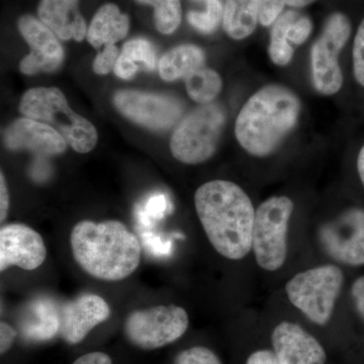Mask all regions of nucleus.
<instances>
[{
    "instance_id": "nucleus-21",
    "label": "nucleus",
    "mask_w": 364,
    "mask_h": 364,
    "mask_svg": "<svg viewBox=\"0 0 364 364\" xmlns=\"http://www.w3.org/2000/svg\"><path fill=\"white\" fill-rule=\"evenodd\" d=\"M156 66V52L149 41L139 38L124 45L114 73L122 79H131L139 69L153 70Z\"/></svg>"
},
{
    "instance_id": "nucleus-23",
    "label": "nucleus",
    "mask_w": 364,
    "mask_h": 364,
    "mask_svg": "<svg viewBox=\"0 0 364 364\" xmlns=\"http://www.w3.org/2000/svg\"><path fill=\"white\" fill-rule=\"evenodd\" d=\"M294 18H296V14L289 11L282 14V16L273 23L268 52H269L270 59L275 65L286 66L291 63L293 59L294 48L287 40V33Z\"/></svg>"
},
{
    "instance_id": "nucleus-24",
    "label": "nucleus",
    "mask_w": 364,
    "mask_h": 364,
    "mask_svg": "<svg viewBox=\"0 0 364 364\" xmlns=\"http://www.w3.org/2000/svg\"><path fill=\"white\" fill-rule=\"evenodd\" d=\"M154 9L155 26L164 35L176 32L181 23V0H135Z\"/></svg>"
},
{
    "instance_id": "nucleus-31",
    "label": "nucleus",
    "mask_w": 364,
    "mask_h": 364,
    "mask_svg": "<svg viewBox=\"0 0 364 364\" xmlns=\"http://www.w3.org/2000/svg\"><path fill=\"white\" fill-rule=\"evenodd\" d=\"M16 331L9 323H0V352L6 353L13 346L16 340Z\"/></svg>"
},
{
    "instance_id": "nucleus-14",
    "label": "nucleus",
    "mask_w": 364,
    "mask_h": 364,
    "mask_svg": "<svg viewBox=\"0 0 364 364\" xmlns=\"http://www.w3.org/2000/svg\"><path fill=\"white\" fill-rule=\"evenodd\" d=\"M18 30L30 46L31 53L21 62L20 68L26 75L57 70L63 61L64 53L56 35L38 18L23 16Z\"/></svg>"
},
{
    "instance_id": "nucleus-28",
    "label": "nucleus",
    "mask_w": 364,
    "mask_h": 364,
    "mask_svg": "<svg viewBox=\"0 0 364 364\" xmlns=\"http://www.w3.org/2000/svg\"><path fill=\"white\" fill-rule=\"evenodd\" d=\"M353 72L356 81L364 87V20L356 33L353 45Z\"/></svg>"
},
{
    "instance_id": "nucleus-15",
    "label": "nucleus",
    "mask_w": 364,
    "mask_h": 364,
    "mask_svg": "<svg viewBox=\"0 0 364 364\" xmlns=\"http://www.w3.org/2000/svg\"><path fill=\"white\" fill-rule=\"evenodd\" d=\"M273 352L282 364H325L322 345L301 326L282 322L272 335Z\"/></svg>"
},
{
    "instance_id": "nucleus-30",
    "label": "nucleus",
    "mask_w": 364,
    "mask_h": 364,
    "mask_svg": "<svg viewBox=\"0 0 364 364\" xmlns=\"http://www.w3.org/2000/svg\"><path fill=\"white\" fill-rule=\"evenodd\" d=\"M119 54L121 53H119L116 46H105L102 52L97 55V58L93 62V70L100 75L109 73L112 69H114Z\"/></svg>"
},
{
    "instance_id": "nucleus-11",
    "label": "nucleus",
    "mask_w": 364,
    "mask_h": 364,
    "mask_svg": "<svg viewBox=\"0 0 364 364\" xmlns=\"http://www.w3.org/2000/svg\"><path fill=\"white\" fill-rule=\"evenodd\" d=\"M114 105L121 114L152 130L171 128L181 119L182 107L176 98L136 90L117 91Z\"/></svg>"
},
{
    "instance_id": "nucleus-36",
    "label": "nucleus",
    "mask_w": 364,
    "mask_h": 364,
    "mask_svg": "<svg viewBox=\"0 0 364 364\" xmlns=\"http://www.w3.org/2000/svg\"><path fill=\"white\" fill-rule=\"evenodd\" d=\"M358 170L360 181L363 182L364 186V146L361 148L358 158Z\"/></svg>"
},
{
    "instance_id": "nucleus-18",
    "label": "nucleus",
    "mask_w": 364,
    "mask_h": 364,
    "mask_svg": "<svg viewBox=\"0 0 364 364\" xmlns=\"http://www.w3.org/2000/svg\"><path fill=\"white\" fill-rule=\"evenodd\" d=\"M129 28L128 16L121 13L116 4H107L93 16L86 37L93 47H105L123 40L128 35Z\"/></svg>"
},
{
    "instance_id": "nucleus-27",
    "label": "nucleus",
    "mask_w": 364,
    "mask_h": 364,
    "mask_svg": "<svg viewBox=\"0 0 364 364\" xmlns=\"http://www.w3.org/2000/svg\"><path fill=\"white\" fill-rule=\"evenodd\" d=\"M286 6V0H258V18L261 25H273Z\"/></svg>"
},
{
    "instance_id": "nucleus-20",
    "label": "nucleus",
    "mask_w": 364,
    "mask_h": 364,
    "mask_svg": "<svg viewBox=\"0 0 364 364\" xmlns=\"http://www.w3.org/2000/svg\"><path fill=\"white\" fill-rule=\"evenodd\" d=\"M203 61L205 54L198 46H177L160 59L159 74L165 81L178 80L202 67Z\"/></svg>"
},
{
    "instance_id": "nucleus-10",
    "label": "nucleus",
    "mask_w": 364,
    "mask_h": 364,
    "mask_svg": "<svg viewBox=\"0 0 364 364\" xmlns=\"http://www.w3.org/2000/svg\"><path fill=\"white\" fill-rule=\"evenodd\" d=\"M321 247L332 259L350 267L364 265V210L350 208L318 230Z\"/></svg>"
},
{
    "instance_id": "nucleus-2",
    "label": "nucleus",
    "mask_w": 364,
    "mask_h": 364,
    "mask_svg": "<svg viewBox=\"0 0 364 364\" xmlns=\"http://www.w3.org/2000/svg\"><path fill=\"white\" fill-rule=\"evenodd\" d=\"M70 246L81 269L105 282L130 277L138 269L142 256L136 235L117 220L77 223L71 231Z\"/></svg>"
},
{
    "instance_id": "nucleus-9",
    "label": "nucleus",
    "mask_w": 364,
    "mask_h": 364,
    "mask_svg": "<svg viewBox=\"0 0 364 364\" xmlns=\"http://www.w3.org/2000/svg\"><path fill=\"white\" fill-rule=\"evenodd\" d=\"M351 35V23L343 14H333L326 23L322 35L311 50V69L316 90L333 95L341 90L343 74L339 54Z\"/></svg>"
},
{
    "instance_id": "nucleus-7",
    "label": "nucleus",
    "mask_w": 364,
    "mask_h": 364,
    "mask_svg": "<svg viewBox=\"0 0 364 364\" xmlns=\"http://www.w3.org/2000/svg\"><path fill=\"white\" fill-rule=\"evenodd\" d=\"M226 116L220 105H205L184 117L170 141L176 159L188 165L200 164L217 150Z\"/></svg>"
},
{
    "instance_id": "nucleus-16",
    "label": "nucleus",
    "mask_w": 364,
    "mask_h": 364,
    "mask_svg": "<svg viewBox=\"0 0 364 364\" xmlns=\"http://www.w3.org/2000/svg\"><path fill=\"white\" fill-rule=\"evenodd\" d=\"M7 148L26 149L40 156H53L63 153L68 143L49 124L23 117L9 127L4 136Z\"/></svg>"
},
{
    "instance_id": "nucleus-3",
    "label": "nucleus",
    "mask_w": 364,
    "mask_h": 364,
    "mask_svg": "<svg viewBox=\"0 0 364 364\" xmlns=\"http://www.w3.org/2000/svg\"><path fill=\"white\" fill-rule=\"evenodd\" d=\"M301 102L282 85L264 86L243 105L235 124V135L246 152L265 157L274 152L298 124Z\"/></svg>"
},
{
    "instance_id": "nucleus-34",
    "label": "nucleus",
    "mask_w": 364,
    "mask_h": 364,
    "mask_svg": "<svg viewBox=\"0 0 364 364\" xmlns=\"http://www.w3.org/2000/svg\"><path fill=\"white\" fill-rule=\"evenodd\" d=\"M246 364H282L275 355L274 352L270 350H258L251 354Z\"/></svg>"
},
{
    "instance_id": "nucleus-29",
    "label": "nucleus",
    "mask_w": 364,
    "mask_h": 364,
    "mask_svg": "<svg viewBox=\"0 0 364 364\" xmlns=\"http://www.w3.org/2000/svg\"><path fill=\"white\" fill-rule=\"evenodd\" d=\"M313 30V23L308 16H296L287 30V38L294 45H301L308 40Z\"/></svg>"
},
{
    "instance_id": "nucleus-37",
    "label": "nucleus",
    "mask_w": 364,
    "mask_h": 364,
    "mask_svg": "<svg viewBox=\"0 0 364 364\" xmlns=\"http://www.w3.org/2000/svg\"><path fill=\"white\" fill-rule=\"evenodd\" d=\"M316 0H286L287 6L291 7H305Z\"/></svg>"
},
{
    "instance_id": "nucleus-32",
    "label": "nucleus",
    "mask_w": 364,
    "mask_h": 364,
    "mask_svg": "<svg viewBox=\"0 0 364 364\" xmlns=\"http://www.w3.org/2000/svg\"><path fill=\"white\" fill-rule=\"evenodd\" d=\"M351 296L360 317L364 320V277H358L351 287Z\"/></svg>"
},
{
    "instance_id": "nucleus-1",
    "label": "nucleus",
    "mask_w": 364,
    "mask_h": 364,
    "mask_svg": "<svg viewBox=\"0 0 364 364\" xmlns=\"http://www.w3.org/2000/svg\"><path fill=\"white\" fill-rule=\"evenodd\" d=\"M196 214L218 253L240 260L252 249L255 210L247 193L234 182L213 181L195 196Z\"/></svg>"
},
{
    "instance_id": "nucleus-33",
    "label": "nucleus",
    "mask_w": 364,
    "mask_h": 364,
    "mask_svg": "<svg viewBox=\"0 0 364 364\" xmlns=\"http://www.w3.org/2000/svg\"><path fill=\"white\" fill-rule=\"evenodd\" d=\"M9 212V193L7 188L6 177L1 172L0 176V221H6Z\"/></svg>"
},
{
    "instance_id": "nucleus-19",
    "label": "nucleus",
    "mask_w": 364,
    "mask_h": 364,
    "mask_svg": "<svg viewBox=\"0 0 364 364\" xmlns=\"http://www.w3.org/2000/svg\"><path fill=\"white\" fill-rule=\"evenodd\" d=\"M258 0H226L223 14L225 32L234 40H243L255 31Z\"/></svg>"
},
{
    "instance_id": "nucleus-17",
    "label": "nucleus",
    "mask_w": 364,
    "mask_h": 364,
    "mask_svg": "<svg viewBox=\"0 0 364 364\" xmlns=\"http://www.w3.org/2000/svg\"><path fill=\"white\" fill-rule=\"evenodd\" d=\"M79 0H41L39 20L62 40L81 42L87 35L85 18L79 13Z\"/></svg>"
},
{
    "instance_id": "nucleus-25",
    "label": "nucleus",
    "mask_w": 364,
    "mask_h": 364,
    "mask_svg": "<svg viewBox=\"0 0 364 364\" xmlns=\"http://www.w3.org/2000/svg\"><path fill=\"white\" fill-rule=\"evenodd\" d=\"M198 1L205 2V11H189L188 14V23L198 32L214 33L223 18V14H224L221 0H198Z\"/></svg>"
},
{
    "instance_id": "nucleus-5",
    "label": "nucleus",
    "mask_w": 364,
    "mask_h": 364,
    "mask_svg": "<svg viewBox=\"0 0 364 364\" xmlns=\"http://www.w3.org/2000/svg\"><path fill=\"white\" fill-rule=\"evenodd\" d=\"M343 272L336 265H323L299 272L287 284L289 301L309 320L324 326L331 320L343 286Z\"/></svg>"
},
{
    "instance_id": "nucleus-13",
    "label": "nucleus",
    "mask_w": 364,
    "mask_h": 364,
    "mask_svg": "<svg viewBox=\"0 0 364 364\" xmlns=\"http://www.w3.org/2000/svg\"><path fill=\"white\" fill-rule=\"evenodd\" d=\"M111 308L104 298L95 294H83L63 304L57 316L58 333L66 343H80L91 330L111 316Z\"/></svg>"
},
{
    "instance_id": "nucleus-6",
    "label": "nucleus",
    "mask_w": 364,
    "mask_h": 364,
    "mask_svg": "<svg viewBox=\"0 0 364 364\" xmlns=\"http://www.w3.org/2000/svg\"><path fill=\"white\" fill-rule=\"evenodd\" d=\"M294 208L291 198L272 196L255 210L252 250L262 269L275 272L286 262L287 232Z\"/></svg>"
},
{
    "instance_id": "nucleus-4",
    "label": "nucleus",
    "mask_w": 364,
    "mask_h": 364,
    "mask_svg": "<svg viewBox=\"0 0 364 364\" xmlns=\"http://www.w3.org/2000/svg\"><path fill=\"white\" fill-rule=\"evenodd\" d=\"M20 111L28 119L49 124L76 152H90L97 145L95 126L72 111L58 88L38 87L26 91L21 100Z\"/></svg>"
},
{
    "instance_id": "nucleus-8",
    "label": "nucleus",
    "mask_w": 364,
    "mask_h": 364,
    "mask_svg": "<svg viewBox=\"0 0 364 364\" xmlns=\"http://www.w3.org/2000/svg\"><path fill=\"white\" fill-rule=\"evenodd\" d=\"M188 325V313L182 306H155L129 314L124 332L127 339L138 348L155 350L177 341Z\"/></svg>"
},
{
    "instance_id": "nucleus-22",
    "label": "nucleus",
    "mask_w": 364,
    "mask_h": 364,
    "mask_svg": "<svg viewBox=\"0 0 364 364\" xmlns=\"http://www.w3.org/2000/svg\"><path fill=\"white\" fill-rule=\"evenodd\" d=\"M184 79L189 97L198 104L207 105L221 92V76L213 69L200 67Z\"/></svg>"
},
{
    "instance_id": "nucleus-12",
    "label": "nucleus",
    "mask_w": 364,
    "mask_h": 364,
    "mask_svg": "<svg viewBox=\"0 0 364 364\" xmlns=\"http://www.w3.org/2000/svg\"><path fill=\"white\" fill-rule=\"evenodd\" d=\"M47 257V248L40 233L21 223L7 224L0 229V272L16 267L37 269Z\"/></svg>"
},
{
    "instance_id": "nucleus-26",
    "label": "nucleus",
    "mask_w": 364,
    "mask_h": 364,
    "mask_svg": "<svg viewBox=\"0 0 364 364\" xmlns=\"http://www.w3.org/2000/svg\"><path fill=\"white\" fill-rule=\"evenodd\" d=\"M174 364H223L219 356L203 346L191 347L176 356Z\"/></svg>"
},
{
    "instance_id": "nucleus-35",
    "label": "nucleus",
    "mask_w": 364,
    "mask_h": 364,
    "mask_svg": "<svg viewBox=\"0 0 364 364\" xmlns=\"http://www.w3.org/2000/svg\"><path fill=\"white\" fill-rule=\"evenodd\" d=\"M72 364H112L111 356L104 352H90L76 359Z\"/></svg>"
}]
</instances>
